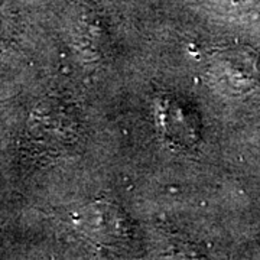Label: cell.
Wrapping results in <instances>:
<instances>
[{"label":"cell","instance_id":"cell-3","mask_svg":"<svg viewBox=\"0 0 260 260\" xmlns=\"http://www.w3.org/2000/svg\"><path fill=\"white\" fill-rule=\"evenodd\" d=\"M88 223L94 230H99L102 236H120L123 232L121 214L112 207L99 205L97 208H94Z\"/></svg>","mask_w":260,"mask_h":260},{"label":"cell","instance_id":"cell-2","mask_svg":"<svg viewBox=\"0 0 260 260\" xmlns=\"http://www.w3.org/2000/svg\"><path fill=\"white\" fill-rule=\"evenodd\" d=\"M35 117L41 126V135L47 136L49 140L67 143L77 135V117L65 106H59L56 103L42 106Z\"/></svg>","mask_w":260,"mask_h":260},{"label":"cell","instance_id":"cell-1","mask_svg":"<svg viewBox=\"0 0 260 260\" xmlns=\"http://www.w3.org/2000/svg\"><path fill=\"white\" fill-rule=\"evenodd\" d=\"M158 119L165 138L181 146H189L200 136V120L194 109L179 99H165L158 104Z\"/></svg>","mask_w":260,"mask_h":260}]
</instances>
